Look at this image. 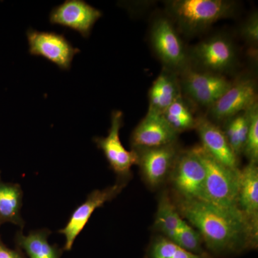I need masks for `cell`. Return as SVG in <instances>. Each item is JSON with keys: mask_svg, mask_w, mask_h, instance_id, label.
<instances>
[{"mask_svg": "<svg viewBox=\"0 0 258 258\" xmlns=\"http://www.w3.org/2000/svg\"><path fill=\"white\" fill-rule=\"evenodd\" d=\"M174 204L181 218L200 232L214 255L230 256L257 247L258 231L239 209L220 208L206 202L178 198Z\"/></svg>", "mask_w": 258, "mask_h": 258, "instance_id": "1", "label": "cell"}, {"mask_svg": "<svg viewBox=\"0 0 258 258\" xmlns=\"http://www.w3.org/2000/svg\"><path fill=\"white\" fill-rule=\"evenodd\" d=\"M166 9L186 35L203 31L222 19L235 13V4L226 0H173Z\"/></svg>", "mask_w": 258, "mask_h": 258, "instance_id": "2", "label": "cell"}, {"mask_svg": "<svg viewBox=\"0 0 258 258\" xmlns=\"http://www.w3.org/2000/svg\"><path fill=\"white\" fill-rule=\"evenodd\" d=\"M192 148L205 167V202L220 208L238 209L240 169H232L223 165L201 145Z\"/></svg>", "mask_w": 258, "mask_h": 258, "instance_id": "3", "label": "cell"}, {"mask_svg": "<svg viewBox=\"0 0 258 258\" xmlns=\"http://www.w3.org/2000/svg\"><path fill=\"white\" fill-rule=\"evenodd\" d=\"M205 165L193 148L180 151L169 176L176 198L205 202Z\"/></svg>", "mask_w": 258, "mask_h": 258, "instance_id": "4", "label": "cell"}, {"mask_svg": "<svg viewBox=\"0 0 258 258\" xmlns=\"http://www.w3.org/2000/svg\"><path fill=\"white\" fill-rule=\"evenodd\" d=\"M153 50L164 69L181 74L189 67V56L172 23L166 18H159L153 23L150 34Z\"/></svg>", "mask_w": 258, "mask_h": 258, "instance_id": "5", "label": "cell"}, {"mask_svg": "<svg viewBox=\"0 0 258 258\" xmlns=\"http://www.w3.org/2000/svg\"><path fill=\"white\" fill-rule=\"evenodd\" d=\"M180 74L181 91L197 104L209 108L232 84L221 74L197 71L191 66Z\"/></svg>", "mask_w": 258, "mask_h": 258, "instance_id": "6", "label": "cell"}, {"mask_svg": "<svg viewBox=\"0 0 258 258\" xmlns=\"http://www.w3.org/2000/svg\"><path fill=\"white\" fill-rule=\"evenodd\" d=\"M123 112L118 110L112 112L108 136L96 137L94 142L104 154L112 170L118 176V181L127 182L132 166L137 164L138 157L135 151L126 150L120 142L119 133L123 126Z\"/></svg>", "mask_w": 258, "mask_h": 258, "instance_id": "7", "label": "cell"}, {"mask_svg": "<svg viewBox=\"0 0 258 258\" xmlns=\"http://www.w3.org/2000/svg\"><path fill=\"white\" fill-rule=\"evenodd\" d=\"M26 35L30 55L44 57L62 71L71 69L75 55L81 52L63 35L55 32L29 28Z\"/></svg>", "mask_w": 258, "mask_h": 258, "instance_id": "8", "label": "cell"}, {"mask_svg": "<svg viewBox=\"0 0 258 258\" xmlns=\"http://www.w3.org/2000/svg\"><path fill=\"white\" fill-rule=\"evenodd\" d=\"M138 157L137 165L150 187L157 188L169 179L180 150L176 143L157 147L133 148Z\"/></svg>", "mask_w": 258, "mask_h": 258, "instance_id": "9", "label": "cell"}, {"mask_svg": "<svg viewBox=\"0 0 258 258\" xmlns=\"http://www.w3.org/2000/svg\"><path fill=\"white\" fill-rule=\"evenodd\" d=\"M125 184V181H118L113 186L94 190L88 195L86 201L75 210L66 225L59 231L66 238L64 250L70 251L72 249L75 240L89 221L95 210L115 198Z\"/></svg>", "mask_w": 258, "mask_h": 258, "instance_id": "10", "label": "cell"}, {"mask_svg": "<svg viewBox=\"0 0 258 258\" xmlns=\"http://www.w3.org/2000/svg\"><path fill=\"white\" fill-rule=\"evenodd\" d=\"M191 57L207 72L221 74L232 69L236 62V50L228 37L215 35L194 47Z\"/></svg>", "mask_w": 258, "mask_h": 258, "instance_id": "11", "label": "cell"}, {"mask_svg": "<svg viewBox=\"0 0 258 258\" xmlns=\"http://www.w3.org/2000/svg\"><path fill=\"white\" fill-rule=\"evenodd\" d=\"M257 103L255 82L252 79H242L232 83L230 88L209 110L214 119L225 120L247 111Z\"/></svg>", "mask_w": 258, "mask_h": 258, "instance_id": "12", "label": "cell"}, {"mask_svg": "<svg viewBox=\"0 0 258 258\" xmlns=\"http://www.w3.org/2000/svg\"><path fill=\"white\" fill-rule=\"evenodd\" d=\"M102 13L83 0H67L51 10L49 20L52 25H58L79 32L88 38Z\"/></svg>", "mask_w": 258, "mask_h": 258, "instance_id": "13", "label": "cell"}, {"mask_svg": "<svg viewBox=\"0 0 258 258\" xmlns=\"http://www.w3.org/2000/svg\"><path fill=\"white\" fill-rule=\"evenodd\" d=\"M179 134L162 115L148 111L147 115L134 128L131 137L133 148L161 147L176 143Z\"/></svg>", "mask_w": 258, "mask_h": 258, "instance_id": "14", "label": "cell"}, {"mask_svg": "<svg viewBox=\"0 0 258 258\" xmlns=\"http://www.w3.org/2000/svg\"><path fill=\"white\" fill-rule=\"evenodd\" d=\"M202 147L219 162L232 169H238V157L227 142L222 129L206 117L198 118L196 128Z\"/></svg>", "mask_w": 258, "mask_h": 258, "instance_id": "15", "label": "cell"}, {"mask_svg": "<svg viewBox=\"0 0 258 258\" xmlns=\"http://www.w3.org/2000/svg\"><path fill=\"white\" fill-rule=\"evenodd\" d=\"M257 164L249 162L240 170L237 207L250 225L258 231Z\"/></svg>", "mask_w": 258, "mask_h": 258, "instance_id": "16", "label": "cell"}, {"mask_svg": "<svg viewBox=\"0 0 258 258\" xmlns=\"http://www.w3.org/2000/svg\"><path fill=\"white\" fill-rule=\"evenodd\" d=\"M181 96L182 91L177 74L164 69L149 90L148 111L162 115Z\"/></svg>", "mask_w": 258, "mask_h": 258, "instance_id": "17", "label": "cell"}, {"mask_svg": "<svg viewBox=\"0 0 258 258\" xmlns=\"http://www.w3.org/2000/svg\"><path fill=\"white\" fill-rule=\"evenodd\" d=\"M50 231L41 229L32 231L24 235L19 231L15 236V243L18 249L23 250L28 258H60L62 249L57 245L49 243Z\"/></svg>", "mask_w": 258, "mask_h": 258, "instance_id": "18", "label": "cell"}, {"mask_svg": "<svg viewBox=\"0 0 258 258\" xmlns=\"http://www.w3.org/2000/svg\"><path fill=\"white\" fill-rule=\"evenodd\" d=\"M23 191L16 183L6 182L0 176V222L14 224L23 228L25 222L22 218Z\"/></svg>", "mask_w": 258, "mask_h": 258, "instance_id": "19", "label": "cell"}, {"mask_svg": "<svg viewBox=\"0 0 258 258\" xmlns=\"http://www.w3.org/2000/svg\"><path fill=\"white\" fill-rule=\"evenodd\" d=\"M185 222L178 212L175 204L166 192L159 198L154 227L164 237L174 240L176 232Z\"/></svg>", "mask_w": 258, "mask_h": 258, "instance_id": "20", "label": "cell"}, {"mask_svg": "<svg viewBox=\"0 0 258 258\" xmlns=\"http://www.w3.org/2000/svg\"><path fill=\"white\" fill-rule=\"evenodd\" d=\"M251 108L225 120L224 128L222 129L231 149L237 157L243 154L245 147Z\"/></svg>", "mask_w": 258, "mask_h": 258, "instance_id": "21", "label": "cell"}, {"mask_svg": "<svg viewBox=\"0 0 258 258\" xmlns=\"http://www.w3.org/2000/svg\"><path fill=\"white\" fill-rule=\"evenodd\" d=\"M162 115L171 128L179 134L196 128L198 118H195L183 95L179 97Z\"/></svg>", "mask_w": 258, "mask_h": 258, "instance_id": "22", "label": "cell"}, {"mask_svg": "<svg viewBox=\"0 0 258 258\" xmlns=\"http://www.w3.org/2000/svg\"><path fill=\"white\" fill-rule=\"evenodd\" d=\"M208 253L198 254L181 248L164 236L153 240L149 249V258H210Z\"/></svg>", "mask_w": 258, "mask_h": 258, "instance_id": "23", "label": "cell"}, {"mask_svg": "<svg viewBox=\"0 0 258 258\" xmlns=\"http://www.w3.org/2000/svg\"><path fill=\"white\" fill-rule=\"evenodd\" d=\"M173 242L190 252L198 254H207L203 249V237L196 229L185 221L176 232Z\"/></svg>", "mask_w": 258, "mask_h": 258, "instance_id": "24", "label": "cell"}, {"mask_svg": "<svg viewBox=\"0 0 258 258\" xmlns=\"http://www.w3.org/2000/svg\"><path fill=\"white\" fill-rule=\"evenodd\" d=\"M243 154L249 162L257 164L258 161V104L251 108L248 133Z\"/></svg>", "mask_w": 258, "mask_h": 258, "instance_id": "25", "label": "cell"}, {"mask_svg": "<svg viewBox=\"0 0 258 258\" xmlns=\"http://www.w3.org/2000/svg\"><path fill=\"white\" fill-rule=\"evenodd\" d=\"M241 35L249 45L257 46L258 43V15L257 13H252L241 29Z\"/></svg>", "mask_w": 258, "mask_h": 258, "instance_id": "26", "label": "cell"}, {"mask_svg": "<svg viewBox=\"0 0 258 258\" xmlns=\"http://www.w3.org/2000/svg\"><path fill=\"white\" fill-rule=\"evenodd\" d=\"M0 258H27L20 249H13L5 245L0 237Z\"/></svg>", "mask_w": 258, "mask_h": 258, "instance_id": "27", "label": "cell"}, {"mask_svg": "<svg viewBox=\"0 0 258 258\" xmlns=\"http://www.w3.org/2000/svg\"><path fill=\"white\" fill-rule=\"evenodd\" d=\"M2 225H3V224H2L1 222H0V226H1Z\"/></svg>", "mask_w": 258, "mask_h": 258, "instance_id": "28", "label": "cell"}]
</instances>
